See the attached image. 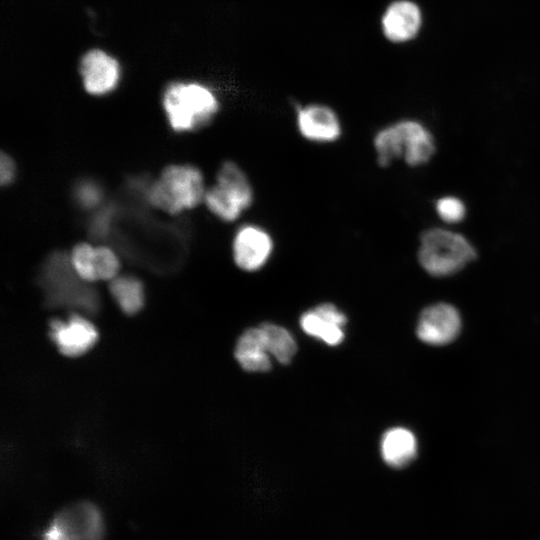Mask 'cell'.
<instances>
[{
	"instance_id": "obj_2",
	"label": "cell",
	"mask_w": 540,
	"mask_h": 540,
	"mask_svg": "<svg viewBox=\"0 0 540 540\" xmlns=\"http://www.w3.org/2000/svg\"><path fill=\"white\" fill-rule=\"evenodd\" d=\"M207 188L199 168L174 164L147 187L146 199L154 208L175 215L203 203Z\"/></svg>"
},
{
	"instance_id": "obj_10",
	"label": "cell",
	"mask_w": 540,
	"mask_h": 540,
	"mask_svg": "<svg viewBox=\"0 0 540 540\" xmlns=\"http://www.w3.org/2000/svg\"><path fill=\"white\" fill-rule=\"evenodd\" d=\"M50 338L58 350L68 357H77L90 350L98 339L95 326L83 315L72 314L67 319L50 322Z\"/></svg>"
},
{
	"instance_id": "obj_7",
	"label": "cell",
	"mask_w": 540,
	"mask_h": 540,
	"mask_svg": "<svg viewBox=\"0 0 540 540\" xmlns=\"http://www.w3.org/2000/svg\"><path fill=\"white\" fill-rule=\"evenodd\" d=\"M103 534L100 510L92 503L80 502L57 513L41 540H102Z\"/></svg>"
},
{
	"instance_id": "obj_21",
	"label": "cell",
	"mask_w": 540,
	"mask_h": 540,
	"mask_svg": "<svg viewBox=\"0 0 540 540\" xmlns=\"http://www.w3.org/2000/svg\"><path fill=\"white\" fill-rule=\"evenodd\" d=\"M74 196L82 208L92 209L101 203L103 192L95 182L85 180L75 187Z\"/></svg>"
},
{
	"instance_id": "obj_16",
	"label": "cell",
	"mask_w": 540,
	"mask_h": 540,
	"mask_svg": "<svg viewBox=\"0 0 540 540\" xmlns=\"http://www.w3.org/2000/svg\"><path fill=\"white\" fill-rule=\"evenodd\" d=\"M380 451L387 465L393 468H403L416 457L417 441L410 430L394 427L383 434Z\"/></svg>"
},
{
	"instance_id": "obj_12",
	"label": "cell",
	"mask_w": 540,
	"mask_h": 540,
	"mask_svg": "<svg viewBox=\"0 0 540 540\" xmlns=\"http://www.w3.org/2000/svg\"><path fill=\"white\" fill-rule=\"evenodd\" d=\"M80 74L85 90L95 96L113 91L120 80L119 63L99 49L88 51L81 59Z\"/></svg>"
},
{
	"instance_id": "obj_4",
	"label": "cell",
	"mask_w": 540,
	"mask_h": 540,
	"mask_svg": "<svg viewBox=\"0 0 540 540\" xmlns=\"http://www.w3.org/2000/svg\"><path fill=\"white\" fill-rule=\"evenodd\" d=\"M255 190L246 171L226 160L218 168L215 182L206 190L203 204L226 223L238 221L254 204Z\"/></svg>"
},
{
	"instance_id": "obj_9",
	"label": "cell",
	"mask_w": 540,
	"mask_h": 540,
	"mask_svg": "<svg viewBox=\"0 0 540 540\" xmlns=\"http://www.w3.org/2000/svg\"><path fill=\"white\" fill-rule=\"evenodd\" d=\"M295 124L298 134L312 144H333L343 135V124L339 115L326 104L297 106Z\"/></svg>"
},
{
	"instance_id": "obj_19",
	"label": "cell",
	"mask_w": 540,
	"mask_h": 540,
	"mask_svg": "<svg viewBox=\"0 0 540 540\" xmlns=\"http://www.w3.org/2000/svg\"><path fill=\"white\" fill-rule=\"evenodd\" d=\"M75 274L86 283L97 281L95 273V246L87 242L76 244L69 256Z\"/></svg>"
},
{
	"instance_id": "obj_18",
	"label": "cell",
	"mask_w": 540,
	"mask_h": 540,
	"mask_svg": "<svg viewBox=\"0 0 540 540\" xmlns=\"http://www.w3.org/2000/svg\"><path fill=\"white\" fill-rule=\"evenodd\" d=\"M259 327L269 354L278 362L288 364L297 350L296 342L290 332L272 323H263Z\"/></svg>"
},
{
	"instance_id": "obj_17",
	"label": "cell",
	"mask_w": 540,
	"mask_h": 540,
	"mask_svg": "<svg viewBox=\"0 0 540 540\" xmlns=\"http://www.w3.org/2000/svg\"><path fill=\"white\" fill-rule=\"evenodd\" d=\"M109 291L120 309L133 315L144 305V287L142 282L132 275H118L109 281Z\"/></svg>"
},
{
	"instance_id": "obj_13",
	"label": "cell",
	"mask_w": 540,
	"mask_h": 540,
	"mask_svg": "<svg viewBox=\"0 0 540 540\" xmlns=\"http://www.w3.org/2000/svg\"><path fill=\"white\" fill-rule=\"evenodd\" d=\"M346 322L345 314L332 303L319 304L300 317V326L306 334L331 346L343 341L342 327Z\"/></svg>"
},
{
	"instance_id": "obj_5",
	"label": "cell",
	"mask_w": 540,
	"mask_h": 540,
	"mask_svg": "<svg viewBox=\"0 0 540 540\" xmlns=\"http://www.w3.org/2000/svg\"><path fill=\"white\" fill-rule=\"evenodd\" d=\"M475 257L474 248L460 234L442 228H430L420 236L417 258L430 275L440 277L454 274Z\"/></svg>"
},
{
	"instance_id": "obj_23",
	"label": "cell",
	"mask_w": 540,
	"mask_h": 540,
	"mask_svg": "<svg viewBox=\"0 0 540 540\" xmlns=\"http://www.w3.org/2000/svg\"><path fill=\"white\" fill-rule=\"evenodd\" d=\"M16 176V166L13 159L6 153H1L0 159V183L2 186L9 185Z\"/></svg>"
},
{
	"instance_id": "obj_3",
	"label": "cell",
	"mask_w": 540,
	"mask_h": 540,
	"mask_svg": "<svg viewBox=\"0 0 540 540\" xmlns=\"http://www.w3.org/2000/svg\"><path fill=\"white\" fill-rule=\"evenodd\" d=\"M163 108L175 132H192L207 126L219 110L215 94L199 83L175 82L163 94Z\"/></svg>"
},
{
	"instance_id": "obj_1",
	"label": "cell",
	"mask_w": 540,
	"mask_h": 540,
	"mask_svg": "<svg viewBox=\"0 0 540 540\" xmlns=\"http://www.w3.org/2000/svg\"><path fill=\"white\" fill-rule=\"evenodd\" d=\"M372 146L376 162L383 168L399 159L411 167L422 165L430 160L435 150L432 134L412 119L379 128L373 135Z\"/></svg>"
},
{
	"instance_id": "obj_6",
	"label": "cell",
	"mask_w": 540,
	"mask_h": 540,
	"mask_svg": "<svg viewBox=\"0 0 540 540\" xmlns=\"http://www.w3.org/2000/svg\"><path fill=\"white\" fill-rule=\"evenodd\" d=\"M47 264L45 287L51 304L75 307L86 313L97 311V294L75 274L67 256L56 255Z\"/></svg>"
},
{
	"instance_id": "obj_20",
	"label": "cell",
	"mask_w": 540,
	"mask_h": 540,
	"mask_svg": "<svg viewBox=\"0 0 540 540\" xmlns=\"http://www.w3.org/2000/svg\"><path fill=\"white\" fill-rule=\"evenodd\" d=\"M120 267V259L113 249L105 245L95 246L97 281H111L119 275Z\"/></svg>"
},
{
	"instance_id": "obj_14",
	"label": "cell",
	"mask_w": 540,
	"mask_h": 540,
	"mask_svg": "<svg viewBox=\"0 0 540 540\" xmlns=\"http://www.w3.org/2000/svg\"><path fill=\"white\" fill-rule=\"evenodd\" d=\"M421 26L418 6L408 0L391 3L382 17V29L387 39L404 42L412 39Z\"/></svg>"
},
{
	"instance_id": "obj_8",
	"label": "cell",
	"mask_w": 540,
	"mask_h": 540,
	"mask_svg": "<svg viewBox=\"0 0 540 540\" xmlns=\"http://www.w3.org/2000/svg\"><path fill=\"white\" fill-rule=\"evenodd\" d=\"M275 240L271 232L257 222L240 223L231 241V256L234 264L244 272L262 270L272 259Z\"/></svg>"
},
{
	"instance_id": "obj_11",
	"label": "cell",
	"mask_w": 540,
	"mask_h": 540,
	"mask_svg": "<svg viewBox=\"0 0 540 540\" xmlns=\"http://www.w3.org/2000/svg\"><path fill=\"white\" fill-rule=\"evenodd\" d=\"M461 318L450 304L437 303L425 308L417 324L418 338L430 345H445L459 334Z\"/></svg>"
},
{
	"instance_id": "obj_22",
	"label": "cell",
	"mask_w": 540,
	"mask_h": 540,
	"mask_svg": "<svg viewBox=\"0 0 540 540\" xmlns=\"http://www.w3.org/2000/svg\"><path fill=\"white\" fill-rule=\"evenodd\" d=\"M439 217L447 223H457L465 216V206L456 197H443L436 202Z\"/></svg>"
},
{
	"instance_id": "obj_15",
	"label": "cell",
	"mask_w": 540,
	"mask_h": 540,
	"mask_svg": "<svg viewBox=\"0 0 540 540\" xmlns=\"http://www.w3.org/2000/svg\"><path fill=\"white\" fill-rule=\"evenodd\" d=\"M235 358L248 372H265L271 368L269 352L259 326L247 329L240 336L235 347Z\"/></svg>"
}]
</instances>
